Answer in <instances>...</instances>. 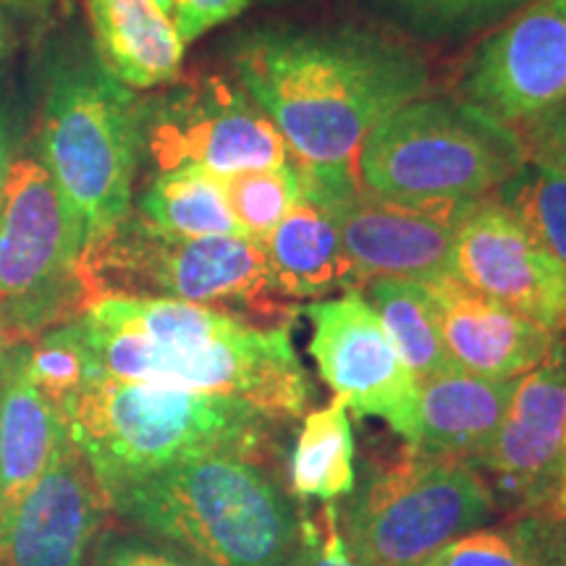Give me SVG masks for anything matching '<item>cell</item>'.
Returning a JSON list of instances; mask_svg holds the SVG:
<instances>
[{"mask_svg":"<svg viewBox=\"0 0 566 566\" xmlns=\"http://www.w3.org/2000/svg\"><path fill=\"white\" fill-rule=\"evenodd\" d=\"M231 66L307 168H354L367 134L430 84L417 48L359 27L254 30Z\"/></svg>","mask_w":566,"mask_h":566,"instance_id":"6da1fadb","label":"cell"},{"mask_svg":"<svg viewBox=\"0 0 566 566\" xmlns=\"http://www.w3.org/2000/svg\"><path fill=\"white\" fill-rule=\"evenodd\" d=\"M76 321L108 378L229 396L279 422L310 407L289 323L171 300H97Z\"/></svg>","mask_w":566,"mask_h":566,"instance_id":"7a4b0ae2","label":"cell"},{"mask_svg":"<svg viewBox=\"0 0 566 566\" xmlns=\"http://www.w3.org/2000/svg\"><path fill=\"white\" fill-rule=\"evenodd\" d=\"M66 424L71 441L108 495L192 459L263 462L275 451L281 422L229 396L101 375L74 401Z\"/></svg>","mask_w":566,"mask_h":566,"instance_id":"3957f363","label":"cell"},{"mask_svg":"<svg viewBox=\"0 0 566 566\" xmlns=\"http://www.w3.org/2000/svg\"><path fill=\"white\" fill-rule=\"evenodd\" d=\"M108 509L137 533L210 566H279L300 543L302 520L263 462L205 457L126 483Z\"/></svg>","mask_w":566,"mask_h":566,"instance_id":"277c9868","label":"cell"},{"mask_svg":"<svg viewBox=\"0 0 566 566\" xmlns=\"http://www.w3.org/2000/svg\"><path fill=\"white\" fill-rule=\"evenodd\" d=\"M87 304L171 300L205 304L254 323H289L273 292L263 244L247 237H179L129 212L80 254Z\"/></svg>","mask_w":566,"mask_h":566,"instance_id":"5b68a950","label":"cell"},{"mask_svg":"<svg viewBox=\"0 0 566 566\" xmlns=\"http://www.w3.org/2000/svg\"><path fill=\"white\" fill-rule=\"evenodd\" d=\"M525 163L520 134L472 103L417 97L367 134L354 174L384 200L438 205L495 195Z\"/></svg>","mask_w":566,"mask_h":566,"instance_id":"8992f818","label":"cell"},{"mask_svg":"<svg viewBox=\"0 0 566 566\" xmlns=\"http://www.w3.org/2000/svg\"><path fill=\"white\" fill-rule=\"evenodd\" d=\"M142 160V103L97 63L63 69L42 111V163L82 250L132 212Z\"/></svg>","mask_w":566,"mask_h":566,"instance_id":"52a82bcc","label":"cell"},{"mask_svg":"<svg viewBox=\"0 0 566 566\" xmlns=\"http://www.w3.org/2000/svg\"><path fill=\"white\" fill-rule=\"evenodd\" d=\"M493 504L491 485L470 462L412 451L354 495L338 525L357 566H424L483 527Z\"/></svg>","mask_w":566,"mask_h":566,"instance_id":"ba28073f","label":"cell"},{"mask_svg":"<svg viewBox=\"0 0 566 566\" xmlns=\"http://www.w3.org/2000/svg\"><path fill=\"white\" fill-rule=\"evenodd\" d=\"M80 254V233L45 163L13 160L0 197V310L13 342L84 313Z\"/></svg>","mask_w":566,"mask_h":566,"instance_id":"9c48e42d","label":"cell"},{"mask_svg":"<svg viewBox=\"0 0 566 566\" xmlns=\"http://www.w3.org/2000/svg\"><path fill=\"white\" fill-rule=\"evenodd\" d=\"M142 155L160 171L197 166L231 176L296 163L271 116L242 84L205 76L187 87L142 103Z\"/></svg>","mask_w":566,"mask_h":566,"instance_id":"30bf717a","label":"cell"},{"mask_svg":"<svg viewBox=\"0 0 566 566\" xmlns=\"http://www.w3.org/2000/svg\"><path fill=\"white\" fill-rule=\"evenodd\" d=\"M302 313L310 321V357L336 399L412 441L417 378L363 292L310 302Z\"/></svg>","mask_w":566,"mask_h":566,"instance_id":"8fae6325","label":"cell"},{"mask_svg":"<svg viewBox=\"0 0 566 566\" xmlns=\"http://www.w3.org/2000/svg\"><path fill=\"white\" fill-rule=\"evenodd\" d=\"M462 95L520 132L566 103V0H530L472 55Z\"/></svg>","mask_w":566,"mask_h":566,"instance_id":"7c38bea8","label":"cell"},{"mask_svg":"<svg viewBox=\"0 0 566 566\" xmlns=\"http://www.w3.org/2000/svg\"><path fill=\"white\" fill-rule=\"evenodd\" d=\"M451 275L551 334L566 331V271L495 195L464 210Z\"/></svg>","mask_w":566,"mask_h":566,"instance_id":"4fadbf2b","label":"cell"},{"mask_svg":"<svg viewBox=\"0 0 566 566\" xmlns=\"http://www.w3.org/2000/svg\"><path fill=\"white\" fill-rule=\"evenodd\" d=\"M470 202L407 205L375 197L346 176L334 192V212L363 289L373 279L430 281L451 273L457 226Z\"/></svg>","mask_w":566,"mask_h":566,"instance_id":"5bb4252c","label":"cell"},{"mask_svg":"<svg viewBox=\"0 0 566 566\" xmlns=\"http://www.w3.org/2000/svg\"><path fill=\"white\" fill-rule=\"evenodd\" d=\"M566 438V342L556 336L541 365L520 375L499 428L472 467L530 512L554 493Z\"/></svg>","mask_w":566,"mask_h":566,"instance_id":"9a60e30c","label":"cell"},{"mask_svg":"<svg viewBox=\"0 0 566 566\" xmlns=\"http://www.w3.org/2000/svg\"><path fill=\"white\" fill-rule=\"evenodd\" d=\"M108 499L90 464L69 441L0 525V566H87Z\"/></svg>","mask_w":566,"mask_h":566,"instance_id":"2e32d148","label":"cell"},{"mask_svg":"<svg viewBox=\"0 0 566 566\" xmlns=\"http://www.w3.org/2000/svg\"><path fill=\"white\" fill-rule=\"evenodd\" d=\"M302 168V197L263 242L273 292L281 300H325L363 292V281L344 250L334 192L354 168Z\"/></svg>","mask_w":566,"mask_h":566,"instance_id":"e0dca14e","label":"cell"},{"mask_svg":"<svg viewBox=\"0 0 566 566\" xmlns=\"http://www.w3.org/2000/svg\"><path fill=\"white\" fill-rule=\"evenodd\" d=\"M433 302L438 331L451 363L483 378H520L543 363L556 336L506 304L475 292L457 275L420 281Z\"/></svg>","mask_w":566,"mask_h":566,"instance_id":"ac0fdd59","label":"cell"},{"mask_svg":"<svg viewBox=\"0 0 566 566\" xmlns=\"http://www.w3.org/2000/svg\"><path fill=\"white\" fill-rule=\"evenodd\" d=\"M516 378H483L462 367L417 384V420L409 449L472 462L504 420Z\"/></svg>","mask_w":566,"mask_h":566,"instance_id":"d6986e66","label":"cell"},{"mask_svg":"<svg viewBox=\"0 0 566 566\" xmlns=\"http://www.w3.org/2000/svg\"><path fill=\"white\" fill-rule=\"evenodd\" d=\"M66 441L69 424L34 391L21 370L19 344H11L0 359V525Z\"/></svg>","mask_w":566,"mask_h":566,"instance_id":"ffe728a7","label":"cell"},{"mask_svg":"<svg viewBox=\"0 0 566 566\" xmlns=\"http://www.w3.org/2000/svg\"><path fill=\"white\" fill-rule=\"evenodd\" d=\"M101 66L129 90H153L181 74L184 42L153 0H87Z\"/></svg>","mask_w":566,"mask_h":566,"instance_id":"44dd1931","label":"cell"},{"mask_svg":"<svg viewBox=\"0 0 566 566\" xmlns=\"http://www.w3.org/2000/svg\"><path fill=\"white\" fill-rule=\"evenodd\" d=\"M354 433L346 405L334 399L328 407L304 417L289 459V491L296 499L336 501L354 493Z\"/></svg>","mask_w":566,"mask_h":566,"instance_id":"7402d4cb","label":"cell"},{"mask_svg":"<svg viewBox=\"0 0 566 566\" xmlns=\"http://www.w3.org/2000/svg\"><path fill=\"white\" fill-rule=\"evenodd\" d=\"M137 212L179 237H242L226 200L223 179L197 166L160 171L142 192Z\"/></svg>","mask_w":566,"mask_h":566,"instance_id":"603a6c76","label":"cell"},{"mask_svg":"<svg viewBox=\"0 0 566 566\" xmlns=\"http://www.w3.org/2000/svg\"><path fill=\"white\" fill-rule=\"evenodd\" d=\"M363 296L384 321L417 384L454 367L438 331L433 302L420 281L373 279L365 283Z\"/></svg>","mask_w":566,"mask_h":566,"instance_id":"cb8c5ba5","label":"cell"},{"mask_svg":"<svg viewBox=\"0 0 566 566\" xmlns=\"http://www.w3.org/2000/svg\"><path fill=\"white\" fill-rule=\"evenodd\" d=\"M424 566H564L562 522L541 512L512 527L470 530Z\"/></svg>","mask_w":566,"mask_h":566,"instance_id":"d4e9b609","label":"cell"},{"mask_svg":"<svg viewBox=\"0 0 566 566\" xmlns=\"http://www.w3.org/2000/svg\"><path fill=\"white\" fill-rule=\"evenodd\" d=\"M19 359L34 391L63 422L84 388L103 375L80 321L42 331L30 344L19 342Z\"/></svg>","mask_w":566,"mask_h":566,"instance_id":"484cf974","label":"cell"},{"mask_svg":"<svg viewBox=\"0 0 566 566\" xmlns=\"http://www.w3.org/2000/svg\"><path fill=\"white\" fill-rule=\"evenodd\" d=\"M396 32L424 42H457L495 30L530 0H367Z\"/></svg>","mask_w":566,"mask_h":566,"instance_id":"4316f807","label":"cell"},{"mask_svg":"<svg viewBox=\"0 0 566 566\" xmlns=\"http://www.w3.org/2000/svg\"><path fill=\"white\" fill-rule=\"evenodd\" d=\"M226 200L242 237L263 244L302 197L300 163L223 176Z\"/></svg>","mask_w":566,"mask_h":566,"instance_id":"83f0119b","label":"cell"},{"mask_svg":"<svg viewBox=\"0 0 566 566\" xmlns=\"http://www.w3.org/2000/svg\"><path fill=\"white\" fill-rule=\"evenodd\" d=\"M495 197L533 231L537 242L566 271V174L527 160Z\"/></svg>","mask_w":566,"mask_h":566,"instance_id":"f1b7e54d","label":"cell"},{"mask_svg":"<svg viewBox=\"0 0 566 566\" xmlns=\"http://www.w3.org/2000/svg\"><path fill=\"white\" fill-rule=\"evenodd\" d=\"M95 566H210L189 551L142 533H108L97 537Z\"/></svg>","mask_w":566,"mask_h":566,"instance_id":"f546056e","label":"cell"},{"mask_svg":"<svg viewBox=\"0 0 566 566\" xmlns=\"http://www.w3.org/2000/svg\"><path fill=\"white\" fill-rule=\"evenodd\" d=\"M279 566H357L352 562L349 548H346L336 506H325L323 533L304 516L300 543H296L292 556Z\"/></svg>","mask_w":566,"mask_h":566,"instance_id":"4dcf8cb0","label":"cell"},{"mask_svg":"<svg viewBox=\"0 0 566 566\" xmlns=\"http://www.w3.org/2000/svg\"><path fill=\"white\" fill-rule=\"evenodd\" d=\"M254 0H176L174 30L184 45L244 13Z\"/></svg>","mask_w":566,"mask_h":566,"instance_id":"1f68e13d","label":"cell"},{"mask_svg":"<svg viewBox=\"0 0 566 566\" xmlns=\"http://www.w3.org/2000/svg\"><path fill=\"white\" fill-rule=\"evenodd\" d=\"M525 145L527 160L543 163V166L556 168L566 174V103L558 105L537 122L527 124L525 129L516 132Z\"/></svg>","mask_w":566,"mask_h":566,"instance_id":"d6a6232c","label":"cell"},{"mask_svg":"<svg viewBox=\"0 0 566 566\" xmlns=\"http://www.w3.org/2000/svg\"><path fill=\"white\" fill-rule=\"evenodd\" d=\"M541 512L548 514V516H564L566 514V470L562 472V475H558L554 495H551L546 509H541Z\"/></svg>","mask_w":566,"mask_h":566,"instance_id":"836d02e7","label":"cell"},{"mask_svg":"<svg viewBox=\"0 0 566 566\" xmlns=\"http://www.w3.org/2000/svg\"><path fill=\"white\" fill-rule=\"evenodd\" d=\"M9 168H11L9 137H6V124H3V118H0V197H3L6 179H9Z\"/></svg>","mask_w":566,"mask_h":566,"instance_id":"e575fe53","label":"cell"},{"mask_svg":"<svg viewBox=\"0 0 566 566\" xmlns=\"http://www.w3.org/2000/svg\"><path fill=\"white\" fill-rule=\"evenodd\" d=\"M11 344H19V342H13L11 338L9 325H6V317H3V310H0V349H9Z\"/></svg>","mask_w":566,"mask_h":566,"instance_id":"d590c367","label":"cell"},{"mask_svg":"<svg viewBox=\"0 0 566 566\" xmlns=\"http://www.w3.org/2000/svg\"><path fill=\"white\" fill-rule=\"evenodd\" d=\"M155 3V9H158L163 17H168L171 19L174 17V6H176V0H153Z\"/></svg>","mask_w":566,"mask_h":566,"instance_id":"8d00e7d4","label":"cell"},{"mask_svg":"<svg viewBox=\"0 0 566 566\" xmlns=\"http://www.w3.org/2000/svg\"><path fill=\"white\" fill-rule=\"evenodd\" d=\"M554 520L562 522V533H564V566H566V514H564V516H554Z\"/></svg>","mask_w":566,"mask_h":566,"instance_id":"74e56055","label":"cell"},{"mask_svg":"<svg viewBox=\"0 0 566 566\" xmlns=\"http://www.w3.org/2000/svg\"><path fill=\"white\" fill-rule=\"evenodd\" d=\"M566 470V438H564V454H562V472ZM562 472H558V475H562ZM556 483H558V480H556ZM551 495H554V493H551Z\"/></svg>","mask_w":566,"mask_h":566,"instance_id":"f35d334b","label":"cell"},{"mask_svg":"<svg viewBox=\"0 0 566 566\" xmlns=\"http://www.w3.org/2000/svg\"><path fill=\"white\" fill-rule=\"evenodd\" d=\"M0 40H3V24H0Z\"/></svg>","mask_w":566,"mask_h":566,"instance_id":"ab89813d","label":"cell"},{"mask_svg":"<svg viewBox=\"0 0 566 566\" xmlns=\"http://www.w3.org/2000/svg\"><path fill=\"white\" fill-rule=\"evenodd\" d=\"M3 352H6V349H0V359H3Z\"/></svg>","mask_w":566,"mask_h":566,"instance_id":"60d3db41","label":"cell"},{"mask_svg":"<svg viewBox=\"0 0 566 566\" xmlns=\"http://www.w3.org/2000/svg\"><path fill=\"white\" fill-rule=\"evenodd\" d=\"M13 3H21V0H13Z\"/></svg>","mask_w":566,"mask_h":566,"instance_id":"b9f144b4","label":"cell"}]
</instances>
